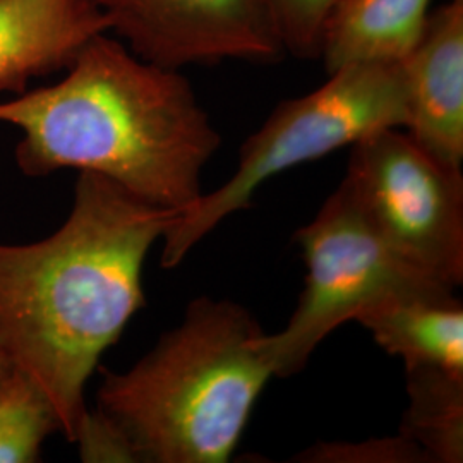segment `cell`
<instances>
[{"instance_id":"1","label":"cell","mask_w":463,"mask_h":463,"mask_svg":"<svg viewBox=\"0 0 463 463\" xmlns=\"http://www.w3.org/2000/svg\"><path fill=\"white\" fill-rule=\"evenodd\" d=\"M177 216L80 172L59 231L32 244H0V347L49 398L69 443L101 355L146 306L149 249Z\"/></svg>"},{"instance_id":"2","label":"cell","mask_w":463,"mask_h":463,"mask_svg":"<svg viewBox=\"0 0 463 463\" xmlns=\"http://www.w3.org/2000/svg\"><path fill=\"white\" fill-rule=\"evenodd\" d=\"M66 71L59 83L0 101V124L23 134L14 160L24 175L95 172L179 215L201 198L222 136L181 71L146 62L107 33Z\"/></svg>"},{"instance_id":"3","label":"cell","mask_w":463,"mask_h":463,"mask_svg":"<svg viewBox=\"0 0 463 463\" xmlns=\"http://www.w3.org/2000/svg\"><path fill=\"white\" fill-rule=\"evenodd\" d=\"M261 335L244 306L194 298L131 369H103L97 409L124 430L137 462H229L273 376Z\"/></svg>"},{"instance_id":"4","label":"cell","mask_w":463,"mask_h":463,"mask_svg":"<svg viewBox=\"0 0 463 463\" xmlns=\"http://www.w3.org/2000/svg\"><path fill=\"white\" fill-rule=\"evenodd\" d=\"M407 86L400 64H355L298 99L281 101L239 151L231 179L201 194L162 237L160 263L181 265L191 249L233 213L248 210L256 191L285 170L354 146L384 129H405Z\"/></svg>"},{"instance_id":"5","label":"cell","mask_w":463,"mask_h":463,"mask_svg":"<svg viewBox=\"0 0 463 463\" xmlns=\"http://www.w3.org/2000/svg\"><path fill=\"white\" fill-rule=\"evenodd\" d=\"M294 241L307 268L304 290L287 326L260 336L279 378L300 373L330 333L381 298L455 292L388 248L340 187Z\"/></svg>"},{"instance_id":"6","label":"cell","mask_w":463,"mask_h":463,"mask_svg":"<svg viewBox=\"0 0 463 463\" xmlns=\"http://www.w3.org/2000/svg\"><path fill=\"white\" fill-rule=\"evenodd\" d=\"M338 185L381 241L432 280L463 283L462 168L434 158L403 129L350 146Z\"/></svg>"},{"instance_id":"7","label":"cell","mask_w":463,"mask_h":463,"mask_svg":"<svg viewBox=\"0 0 463 463\" xmlns=\"http://www.w3.org/2000/svg\"><path fill=\"white\" fill-rule=\"evenodd\" d=\"M109 32L139 59L183 71L285 52L275 0H95Z\"/></svg>"},{"instance_id":"8","label":"cell","mask_w":463,"mask_h":463,"mask_svg":"<svg viewBox=\"0 0 463 463\" xmlns=\"http://www.w3.org/2000/svg\"><path fill=\"white\" fill-rule=\"evenodd\" d=\"M407 86L409 134L455 168L463 162V0L430 11L426 32L400 64Z\"/></svg>"},{"instance_id":"9","label":"cell","mask_w":463,"mask_h":463,"mask_svg":"<svg viewBox=\"0 0 463 463\" xmlns=\"http://www.w3.org/2000/svg\"><path fill=\"white\" fill-rule=\"evenodd\" d=\"M95 0H0V93L66 71L84 45L107 33Z\"/></svg>"},{"instance_id":"10","label":"cell","mask_w":463,"mask_h":463,"mask_svg":"<svg viewBox=\"0 0 463 463\" xmlns=\"http://www.w3.org/2000/svg\"><path fill=\"white\" fill-rule=\"evenodd\" d=\"M432 0H335L317 57L328 74L355 64H402L426 32Z\"/></svg>"},{"instance_id":"11","label":"cell","mask_w":463,"mask_h":463,"mask_svg":"<svg viewBox=\"0 0 463 463\" xmlns=\"http://www.w3.org/2000/svg\"><path fill=\"white\" fill-rule=\"evenodd\" d=\"M354 321L405 367L430 365L463 374V307L455 292L390 296Z\"/></svg>"},{"instance_id":"12","label":"cell","mask_w":463,"mask_h":463,"mask_svg":"<svg viewBox=\"0 0 463 463\" xmlns=\"http://www.w3.org/2000/svg\"><path fill=\"white\" fill-rule=\"evenodd\" d=\"M409 407L400 430L432 463L463 462V374L430 365H409Z\"/></svg>"},{"instance_id":"13","label":"cell","mask_w":463,"mask_h":463,"mask_svg":"<svg viewBox=\"0 0 463 463\" xmlns=\"http://www.w3.org/2000/svg\"><path fill=\"white\" fill-rule=\"evenodd\" d=\"M53 432H61V424L49 398L14 367L0 381V463L40 462Z\"/></svg>"},{"instance_id":"14","label":"cell","mask_w":463,"mask_h":463,"mask_svg":"<svg viewBox=\"0 0 463 463\" xmlns=\"http://www.w3.org/2000/svg\"><path fill=\"white\" fill-rule=\"evenodd\" d=\"M300 463H432L415 441L397 436L365 441H321L290 458Z\"/></svg>"},{"instance_id":"15","label":"cell","mask_w":463,"mask_h":463,"mask_svg":"<svg viewBox=\"0 0 463 463\" xmlns=\"http://www.w3.org/2000/svg\"><path fill=\"white\" fill-rule=\"evenodd\" d=\"M335 0H275L285 52L317 57L321 24Z\"/></svg>"},{"instance_id":"16","label":"cell","mask_w":463,"mask_h":463,"mask_svg":"<svg viewBox=\"0 0 463 463\" xmlns=\"http://www.w3.org/2000/svg\"><path fill=\"white\" fill-rule=\"evenodd\" d=\"M74 443L83 462H137L124 430L99 409L86 411Z\"/></svg>"},{"instance_id":"17","label":"cell","mask_w":463,"mask_h":463,"mask_svg":"<svg viewBox=\"0 0 463 463\" xmlns=\"http://www.w3.org/2000/svg\"><path fill=\"white\" fill-rule=\"evenodd\" d=\"M13 369H14V364L9 361L7 354L0 347V381L5 380Z\"/></svg>"}]
</instances>
